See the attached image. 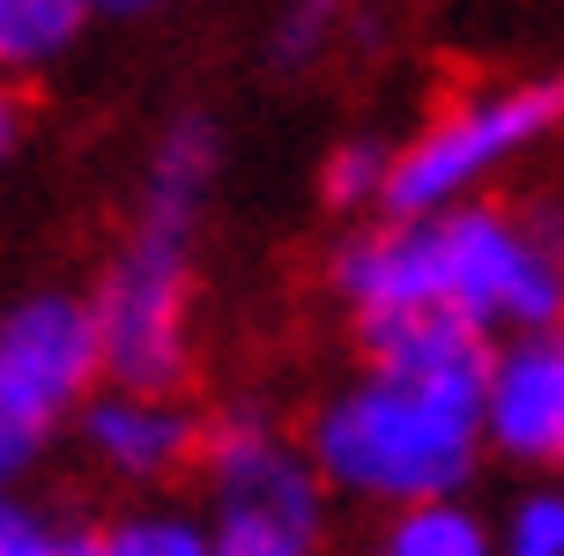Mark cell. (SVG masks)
<instances>
[{
	"label": "cell",
	"mask_w": 564,
	"mask_h": 556,
	"mask_svg": "<svg viewBox=\"0 0 564 556\" xmlns=\"http://www.w3.org/2000/svg\"><path fill=\"white\" fill-rule=\"evenodd\" d=\"M387 178H394V141L379 134H349L327 149V164H319V200L335 208V216H387Z\"/></svg>",
	"instance_id": "4fadbf2b"
},
{
	"label": "cell",
	"mask_w": 564,
	"mask_h": 556,
	"mask_svg": "<svg viewBox=\"0 0 564 556\" xmlns=\"http://www.w3.org/2000/svg\"><path fill=\"white\" fill-rule=\"evenodd\" d=\"M482 438L512 468H564V319L498 341Z\"/></svg>",
	"instance_id": "52a82bcc"
},
{
	"label": "cell",
	"mask_w": 564,
	"mask_h": 556,
	"mask_svg": "<svg viewBox=\"0 0 564 556\" xmlns=\"http://www.w3.org/2000/svg\"><path fill=\"white\" fill-rule=\"evenodd\" d=\"M498 556H564V482H535L498 512Z\"/></svg>",
	"instance_id": "2e32d148"
},
{
	"label": "cell",
	"mask_w": 564,
	"mask_h": 556,
	"mask_svg": "<svg viewBox=\"0 0 564 556\" xmlns=\"http://www.w3.org/2000/svg\"><path fill=\"white\" fill-rule=\"evenodd\" d=\"M141 8H156V0H105V15H141Z\"/></svg>",
	"instance_id": "ffe728a7"
},
{
	"label": "cell",
	"mask_w": 564,
	"mask_h": 556,
	"mask_svg": "<svg viewBox=\"0 0 564 556\" xmlns=\"http://www.w3.org/2000/svg\"><path fill=\"white\" fill-rule=\"evenodd\" d=\"M83 453L105 475L134 482V490H164L171 475L200 468V438L208 416H194L178 393H141V386H97L83 401Z\"/></svg>",
	"instance_id": "ba28073f"
},
{
	"label": "cell",
	"mask_w": 564,
	"mask_h": 556,
	"mask_svg": "<svg viewBox=\"0 0 564 556\" xmlns=\"http://www.w3.org/2000/svg\"><path fill=\"white\" fill-rule=\"evenodd\" d=\"M327 290L349 319L453 312L482 334L564 319V208L460 200L438 216H371L327 252Z\"/></svg>",
	"instance_id": "6da1fadb"
},
{
	"label": "cell",
	"mask_w": 564,
	"mask_h": 556,
	"mask_svg": "<svg viewBox=\"0 0 564 556\" xmlns=\"http://www.w3.org/2000/svg\"><path fill=\"white\" fill-rule=\"evenodd\" d=\"M15 149H23V89L0 75V164H8Z\"/></svg>",
	"instance_id": "d6986e66"
},
{
	"label": "cell",
	"mask_w": 564,
	"mask_h": 556,
	"mask_svg": "<svg viewBox=\"0 0 564 556\" xmlns=\"http://www.w3.org/2000/svg\"><path fill=\"white\" fill-rule=\"evenodd\" d=\"M194 246L200 216L134 200L127 238L89 290L97 341H105V386L186 393L194 379Z\"/></svg>",
	"instance_id": "3957f363"
},
{
	"label": "cell",
	"mask_w": 564,
	"mask_h": 556,
	"mask_svg": "<svg viewBox=\"0 0 564 556\" xmlns=\"http://www.w3.org/2000/svg\"><path fill=\"white\" fill-rule=\"evenodd\" d=\"M105 0H0V75L30 83L89 37Z\"/></svg>",
	"instance_id": "8fae6325"
},
{
	"label": "cell",
	"mask_w": 564,
	"mask_h": 556,
	"mask_svg": "<svg viewBox=\"0 0 564 556\" xmlns=\"http://www.w3.org/2000/svg\"><path fill=\"white\" fill-rule=\"evenodd\" d=\"M371 556H498V520H482L468 498H431L387 512Z\"/></svg>",
	"instance_id": "7c38bea8"
},
{
	"label": "cell",
	"mask_w": 564,
	"mask_h": 556,
	"mask_svg": "<svg viewBox=\"0 0 564 556\" xmlns=\"http://www.w3.org/2000/svg\"><path fill=\"white\" fill-rule=\"evenodd\" d=\"M357 349H365V371H387V379L431 393L446 408L482 416L498 334L468 327L453 312H387V319H357Z\"/></svg>",
	"instance_id": "9c48e42d"
},
{
	"label": "cell",
	"mask_w": 564,
	"mask_h": 556,
	"mask_svg": "<svg viewBox=\"0 0 564 556\" xmlns=\"http://www.w3.org/2000/svg\"><path fill=\"white\" fill-rule=\"evenodd\" d=\"M216 178H224V127H216L208 111H178L164 134H156L149 164H141V200H164V208H194V216H208Z\"/></svg>",
	"instance_id": "30bf717a"
},
{
	"label": "cell",
	"mask_w": 564,
	"mask_h": 556,
	"mask_svg": "<svg viewBox=\"0 0 564 556\" xmlns=\"http://www.w3.org/2000/svg\"><path fill=\"white\" fill-rule=\"evenodd\" d=\"M45 445H53V430H37L30 416H15V408L0 401V498L23 482V468L37 460V453H45Z\"/></svg>",
	"instance_id": "ac0fdd59"
},
{
	"label": "cell",
	"mask_w": 564,
	"mask_h": 556,
	"mask_svg": "<svg viewBox=\"0 0 564 556\" xmlns=\"http://www.w3.org/2000/svg\"><path fill=\"white\" fill-rule=\"evenodd\" d=\"M105 556H224L216 534L200 512H178V504H141V512H119L105 527Z\"/></svg>",
	"instance_id": "9a60e30c"
},
{
	"label": "cell",
	"mask_w": 564,
	"mask_h": 556,
	"mask_svg": "<svg viewBox=\"0 0 564 556\" xmlns=\"http://www.w3.org/2000/svg\"><path fill=\"white\" fill-rule=\"evenodd\" d=\"M208 534L224 556H327V475L268 408H224L200 438Z\"/></svg>",
	"instance_id": "277c9868"
},
{
	"label": "cell",
	"mask_w": 564,
	"mask_h": 556,
	"mask_svg": "<svg viewBox=\"0 0 564 556\" xmlns=\"http://www.w3.org/2000/svg\"><path fill=\"white\" fill-rule=\"evenodd\" d=\"M305 445L327 475V490L349 504H371L379 520L431 498H468L482 453H490L482 416L446 408L387 371H357L349 386L327 393L305 423Z\"/></svg>",
	"instance_id": "7a4b0ae2"
},
{
	"label": "cell",
	"mask_w": 564,
	"mask_h": 556,
	"mask_svg": "<svg viewBox=\"0 0 564 556\" xmlns=\"http://www.w3.org/2000/svg\"><path fill=\"white\" fill-rule=\"evenodd\" d=\"M0 556H105L97 527H59L53 512L23 498H0Z\"/></svg>",
	"instance_id": "e0dca14e"
},
{
	"label": "cell",
	"mask_w": 564,
	"mask_h": 556,
	"mask_svg": "<svg viewBox=\"0 0 564 556\" xmlns=\"http://www.w3.org/2000/svg\"><path fill=\"white\" fill-rule=\"evenodd\" d=\"M557 127L564 75H506V83L460 89L409 141H394L387 216H438V208L482 200L490 178H506L520 156H535Z\"/></svg>",
	"instance_id": "5b68a950"
},
{
	"label": "cell",
	"mask_w": 564,
	"mask_h": 556,
	"mask_svg": "<svg viewBox=\"0 0 564 556\" xmlns=\"http://www.w3.org/2000/svg\"><path fill=\"white\" fill-rule=\"evenodd\" d=\"M105 386V341L97 312L75 290H37L0 312V401L37 430L83 416V401Z\"/></svg>",
	"instance_id": "8992f818"
},
{
	"label": "cell",
	"mask_w": 564,
	"mask_h": 556,
	"mask_svg": "<svg viewBox=\"0 0 564 556\" xmlns=\"http://www.w3.org/2000/svg\"><path fill=\"white\" fill-rule=\"evenodd\" d=\"M349 23H357V0H282L268 23V59L282 75H305L349 37Z\"/></svg>",
	"instance_id": "5bb4252c"
}]
</instances>
